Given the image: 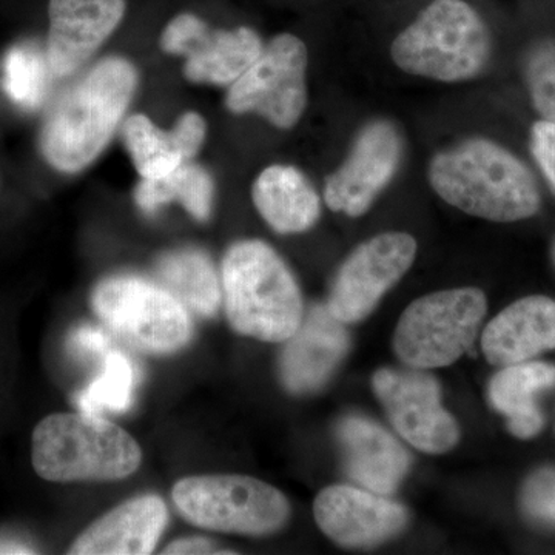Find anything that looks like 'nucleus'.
<instances>
[{
	"label": "nucleus",
	"instance_id": "22",
	"mask_svg": "<svg viewBox=\"0 0 555 555\" xmlns=\"http://www.w3.org/2000/svg\"><path fill=\"white\" fill-rule=\"evenodd\" d=\"M159 284L199 317H215L221 305L222 291L217 269L207 254L198 248H181L164 255L156 266Z\"/></svg>",
	"mask_w": 555,
	"mask_h": 555
},
{
	"label": "nucleus",
	"instance_id": "21",
	"mask_svg": "<svg viewBox=\"0 0 555 555\" xmlns=\"http://www.w3.org/2000/svg\"><path fill=\"white\" fill-rule=\"evenodd\" d=\"M555 386V366L547 363L511 364L492 378V406L507 418V429L518 438H531L542 430L543 416L537 396Z\"/></svg>",
	"mask_w": 555,
	"mask_h": 555
},
{
	"label": "nucleus",
	"instance_id": "5",
	"mask_svg": "<svg viewBox=\"0 0 555 555\" xmlns=\"http://www.w3.org/2000/svg\"><path fill=\"white\" fill-rule=\"evenodd\" d=\"M491 54L488 25L465 0H434L390 47L408 75L447 83L477 78Z\"/></svg>",
	"mask_w": 555,
	"mask_h": 555
},
{
	"label": "nucleus",
	"instance_id": "14",
	"mask_svg": "<svg viewBox=\"0 0 555 555\" xmlns=\"http://www.w3.org/2000/svg\"><path fill=\"white\" fill-rule=\"evenodd\" d=\"M313 514L321 531L343 547L377 546L408 525L403 506L386 495L345 485L321 491Z\"/></svg>",
	"mask_w": 555,
	"mask_h": 555
},
{
	"label": "nucleus",
	"instance_id": "27",
	"mask_svg": "<svg viewBox=\"0 0 555 555\" xmlns=\"http://www.w3.org/2000/svg\"><path fill=\"white\" fill-rule=\"evenodd\" d=\"M529 93L537 112L555 124V46H542L528 62Z\"/></svg>",
	"mask_w": 555,
	"mask_h": 555
},
{
	"label": "nucleus",
	"instance_id": "6",
	"mask_svg": "<svg viewBox=\"0 0 555 555\" xmlns=\"http://www.w3.org/2000/svg\"><path fill=\"white\" fill-rule=\"evenodd\" d=\"M173 502L190 524L229 534H275L291 517L286 496L246 476L182 478L175 485Z\"/></svg>",
	"mask_w": 555,
	"mask_h": 555
},
{
	"label": "nucleus",
	"instance_id": "9",
	"mask_svg": "<svg viewBox=\"0 0 555 555\" xmlns=\"http://www.w3.org/2000/svg\"><path fill=\"white\" fill-rule=\"evenodd\" d=\"M308 49L294 35H278L257 61L230 86L225 105L232 113H255L278 129H291L308 105Z\"/></svg>",
	"mask_w": 555,
	"mask_h": 555
},
{
	"label": "nucleus",
	"instance_id": "13",
	"mask_svg": "<svg viewBox=\"0 0 555 555\" xmlns=\"http://www.w3.org/2000/svg\"><path fill=\"white\" fill-rule=\"evenodd\" d=\"M403 159V138L392 122L372 120L360 130L341 167L327 178L324 201L347 217L366 214L396 178Z\"/></svg>",
	"mask_w": 555,
	"mask_h": 555
},
{
	"label": "nucleus",
	"instance_id": "15",
	"mask_svg": "<svg viewBox=\"0 0 555 555\" xmlns=\"http://www.w3.org/2000/svg\"><path fill=\"white\" fill-rule=\"evenodd\" d=\"M126 0H50L47 60L54 78L75 75L126 16Z\"/></svg>",
	"mask_w": 555,
	"mask_h": 555
},
{
	"label": "nucleus",
	"instance_id": "11",
	"mask_svg": "<svg viewBox=\"0 0 555 555\" xmlns=\"http://www.w3.org/2000/svg\"><path fill=\"white\" fill-rule=\"evenodd\" d=\"M416 241L408 233L390 232L357 247L339 269L327 309L341 323L367 317L389 288L411 269Z\"/></svg>",
	"mask_w": 555,
	"mask_h": 555
},
{
	"label": "nucleus",
	"instance_id": "7",
	"mask_svg": "<svg viewBox=\"0 0 555 555\" xmlns=\"http://www.w3.org/2000/svg\"><path fill=\"white\" fill-rule=\"evenodd\" d=\"M488 310L480 288L436 292L412 302L393 337L397 357L412 369L449 366L476 341Z\"/></svg>",
	"mask_w": 555,
	"mask_h": 555
},
{
	"label": "nucleus",
	"instance_id": "12",
	"mask_svg": "<svg viewBox=\"0 0 555 555\" xmlns=\"http://www.w3.org/2000/svg\"><path fill=\"white\" fill-rule=\"evenodd\" d=\"M372 386L397 433L418 451L443 454L459 443V426L441 406L436 378L418 369H382L374 375Z\"/></svg>",
	"mask_w": 555,
	"mask_h": 555
},
{
	"label": "nucleus",
	"instance_id": "33",
	"mask_svg": "<svg viewBox=\"0 0 555 555\" xmlns=\"http://www.w3.org/2000/svg\"><path fill=\"white\" fill-rule=\"evenodd\" d=\"M33 551L22 545H14V543H5L0 545V554H31Z\"/></svg>",
	"mask_w": 555,
	"mask_h": 555
},
{
	"label": "nucleus",
	"instance_id": "25",
	"mask_svg": "<svg viewBox=\"0 0 555 555\" xmlns=\"http://www.w3.org/2000/svg\"><path fill=\"white\" fill-rule=\"evenodd\" d=\"M124 142L142 178H163L188 163L173 131L158 129L147 116L134 115L124 124Z\"/></svg>",
	"mask_w": 555,
	"mask_h": 555
},
{
	"label": "nucleus",
	"instance_id": "8",
	"mask_svg": "<svg viewBox=\"0 0 555 555\" xmlns=\"http://www.w3.org/2000/svg\"><path fill=\"white\" fill-rule=\"evenodd\" d=\"M91 305L105 326L144 352L173 353L192 338L189 310L166 287L144 278L101 281Z\"/></svg>",
	"mask_w": 555,
	"mask_h": 555
},
{
	"label": "nucleus",
	"instance_id": "20",
	"mask_svg": "<svg viewBox=\"0 0 555 555\" xmlns=\"http://www.w3.org/2000/svg\"><path fill=\"white\" fill-rule=\"evenodd\" d=\"M251 198L278 233L306 232L321 215V201L308 178L292 166H270L254 182Z\"/></svg>",
	"mask_w": 555,
	"mask_h": 555
},
{
	"label": "nucleus",
	"instance_id": "26",
	"mask_svg": "<svg viewBox=\"0 0 555 555\" xmlns=\"http://www.w3.org/2000/svg\"><path fill=\"white\" fill-rule=\"evenodd\" d=\"M53 76L47 53L35 43L13 47L3 62V89L14 104L28 112L46 102Z\"/></svg>",
	"mask_w": 555,
	"mask_h": 555
},
{
	"label": "nucleus",
	"instance_id": "16",
	"mask_svg": "<svg viewBox=\"0 0 555 555\" xmlns=\"http://www.w3.org/2000/svg\"><path fill=\"white\" fill-rule=\"evenodd\" d=\"M347 350L345 323L332 315L327 306H313L287 339L280 361L281 382L298 396L315 392L337 371Z\"/></svg>",
	"mask_w": 555,
	"mask_h": 555
},
{
	"label": "nucleus",
	"instance_id": "19",
	"mask_svg": "<svg viewBox=\"0 0 555 555\" xmlns=\"http://www.w3.org/2000/svg\"><path fill=\"white\" fill-rule=\"evenodd\" d=\"M485 357L495 366L525 363L555 349V301L528 297L514 302L486 326Z\"/></svg>",
	"mask_w": 555,
	"mask_h": 555
},
{
	"label": "nucleus",
	"instance_id": "28",
	"mask_svg": "<svg viewBox=\"0 0 555 555\" xmlns=\"http://www.w3.org/2000/svg\"><path fill=\"white\" fill-rule=\"evenodd\" d=\"M521 502L529 516L555 524V469H542L529 478Z\"/></svg>",
	"mask_w": 555,
	"mask_h": 555
},
{
	"label": "nucleus",
	"instance_id": "31",
	"mask_svg": "<svg viewBox=\"0 0 555 555\" xmlns=\"http://www.w3.org/2000/svg\"><path fill=\"white\" fill-rule=\"evenodd\" d=\"M171 131L177 138L182 156L189 160L198 155L199 149L203 147L206 139V120L201 118L198 113H185Z\"/></svg>",
	"mask_w": 555,
	"mask_h": 555
},
{
	"label": "nucleus",
	"instance_id": "18",
	"mask_svg": "<svg viewBox=\"0 0 555 555\" xmlns=\"http://www.w3.org/2000/svg\"><path fill=\"white\" fill-rule=\"evenodd\" d=\"M346 470L357 485L379 495L397 491L411 467L406 449L364 416H346L337 427Z\"/></svg>",
	"mask_w": 555,
	"mask_h": 555
},
{
	"label": "nucleus",
	"instance_id": "1",
	"mask_svg": "<svg viewBox=\"0 0 555 555\" xmlns=\"http://www.w3.org/2000/svg\"><path fill=\"white\" fill-rule=\"evenodd\" d=\"M138 86L122 57H107L76 80L51 107L40 131V150L51 167L76 173L107 147Z\"/></svg>",
	"mask_w": 555,
	"mask_h": 555
},
{
	"label": "nucleus",
	"instance_id": "4",
	"mask_svg": "<svg viewBox=\"0 0 555 555\" xmlns=\"http://www.w3.org/2000/svg\"><path fill=\"white\" fill-rule=\"evenodd\" d=\"M31 460L36 474L53 483L116 481L137 473L142 451L104 416L53 414L35 427Z\"/></svg>",
	"mask_w": 555,
	"mask_h": 555
},
{
	"label": "nucleus",
	"instance_id": "24",
	"mask_svg": "<svg viewBox=\"0 0 555 555\" xmlns=\"http://www.w3.org/2000/svg\"><path fill=\"white\" fill-rule=\"evenodd\" d=\"M138 369L126 353L109 350L100 375L79 393L76 404L86 414H122L133 403Z\"/></svg>",
	"mask_w": 555,
	"mask_h": 555
},
{
	"label": "nucleus",
	"instance_id": "3",
	"mask_svg": "<svg viewBox=\"0 0 555 555\" xmlns=\"http://www.w3.org/2000/svg\"><path fill=\"white\" fill-rule=\"evenodd\" d=\"M222 298L233 331L268 343L287 341L305 308L291 270L261 241H241L222 261Z\"/></svg>",
	"mask_w": 555,
	"mask_h": 555
},
{
	"label": "nucleus",
	"instance_id": "10",
	"mask_svg": "<svg viewBox=\"0 0 555 555\" xmlns=\"http://www.w3.org/2000/svg\"><path fill=\"white\" fill-rule=\"evenodd\" d=\"M160 49L185 57L184 75L190 82L232 86L264 50L251 28L215 30L192 13H181L167 24Z\"/></svg>",
	"mask_w": 555,
	"mask_h": 555
},
{
	"label": "nucleus",
	"instance_id": "32",
	"mask_svg": "<svg viewBox=\"0 0 555 555\" xmlns=\"http://www.w3.org/2000/svg\"><path fill=\"white\" fill-rule=\"evenodd\" d=\"M214 543L206 539H182L171 543L164 554H219Z\"/></svg>",
	"mask_w": 555,
	"mask_h": 555
},
{
	"label": "nucleus",
	"instance_id": "29",
	"mask_svg": "<svg viewBox=\"0 0 555 555\" xmlns=\"http://www.w3.org/2000/svg\"><path fill=\"white\" fill-rule=\"evenodd\" d=\"M68 349L73 356L82 358V360H93V358H102L112 350V341L107 332L100 327L79 326L69 334Z\"/></svg>",
	"mask_w": 555,
	"mask_h": 555
},
{
	"label": "nucleus",
	"instance_id": "23",
	"mask_svg": "<svg viewBox=\"0 0 555 555\" xmlns=\"http://www.w3.org/2000/svg\"><path fill=\"white\" fill-rule=\"evenodd\" d=\"M214 179L203 167L184 163L163 178L139 182L134 199L145 214H155L159 207L179 203L198 221H207L214 204Z\"/></svg>",
	"mask_w": 555,
	"mask_h": 555
},
{
	"label": "nucleus",
	"instance_id": "17",
	"mask_svg": "<svg viewBox=\"0 0 555 555\" xmlns=\"http://www.w3.org/2000/svg\"><path fill=\"white\" fill-rule=\"evenodd\" d=\"M167 524L169 509L160 496H137L89 526L69 547L68 554H152Z\"/></svg>",
	"mask_w": 555,
	"mask_h": 555
},
{
	"label": "nucleus",
	"instance_id": "2",
	"mask_svg": "<svg viewBox=\"0 0 555 555\" xmlns=\"http://www.w3.org/2000/svg\"><path fill=\"white\" fill-rule=\"evenodd\" d=\"M429 182L441 199L488 221L534 217L542 203L539 184L525 163L485 138L467 139L434 156Z\"/></svg>",
	"mask_w": 555,
	"mask_h": 555
},
{
	"label": "nucleus",
	"instance_id": "30",
	"mask_svg": "<svg viewBox=\"0 0 555 555\" xmlns=\"http://www.w3.org/2000/svg\"><path fill=\"white\" fill-rule=\"evenodd\" d=\"M532 155L555 192V124L539 120L531 130Z\"/></svg>",
	"mask_w": 555,
	"mask_h": 555
},
{
	"label": "nucleus",
	"instance_id": "34",
	"mask_svg": "<svg viewBox=\"0 0 555 555\" xmlns=\"http://www.w3.org/2000/svg\"><path fill=\"white\" fill-rule=\"evenodd\" d=\"M554 257H555V248H554Z\"/></svg>",
	"mask_w": 555,
	"mask_h": 555
}]
</instances>
